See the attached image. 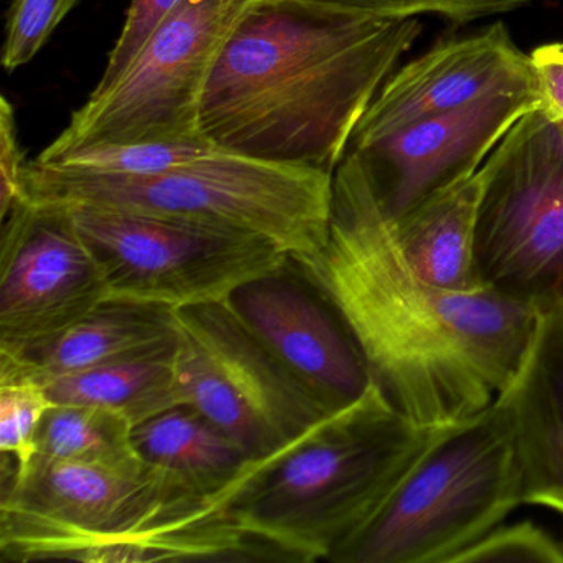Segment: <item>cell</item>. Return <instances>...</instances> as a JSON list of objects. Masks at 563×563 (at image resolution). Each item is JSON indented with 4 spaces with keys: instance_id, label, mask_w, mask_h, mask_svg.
<instances>
[{
    "instance_id": "obj_2",
    "label": "cell",
    "mask_w": 563,
    "mask_h": 563,
    "mask_svg": "<svg viewBox=\"0 0 563 563\" xmlns=\"http://www.w3.org/2000/svg\"><path fill=\"white\" fill-rule=\"evenodd\" d=\"M420 31L415 18L253 0L210 75L200 134L216 150L334 176Z\"/></svg>"
},
{
    "instance_id": "obj_3",
    "label": "cell",
    "mask_w": 563,
    "mask_h": 563,
    "mask_svg": "<svg viewBox=\"0 0 563 563\" xmlns=\"http://www.w3.org/2000/svg\"><path fill=\"white\" fill-rule=\"evenodd\" d=\"M434 431L375 382L283 450L250 460L217 499V517L242 562L334 563Z\"/></svg>"
},
{
    "instance_id": "obj_4",
    "label": "cell",
    "mask_w": 563,
    "mask_h": 563,
    "mask_svg": "<svg viewBox=\"0 0 563 563\" xmlns=\"http://www.w3.org/2000/svg\"><path fill=\"white\" fill-rule=\"evenodd\" d=\"M4 467L0 555L9 562H199L212 497L141 457Z\"/></svg>"
},
{
    "instance_id": "obj_17",
    "label": "cell",
    "mask_w": 563,
    "mask_h": 563,
    "mask_svg": "<svg viewBox=\"0 0 563 563\" xmlns=\"http://www.w3.org/2000/svg\"><path fill=\"white\" fill-rule=\"evenodd\" d=\"M479 174L390 223L401 255L424 282L446 291L481 289L474 273Z\"/></svg>"
},
{
    "instance_id": "obj_18",
    "label": "cell",
    "mask_w": 563,
    "mask_h": 563,
    "mask_svg": "<svg viewBox=\"0 0 563 563\" xmlns=\"http://www.w3.org/2000/svg\"><path fill=\"white\" fill-rule=\"evenodd\" d=\"M133 444L141 460L210 497H219L250 461L230 434L187 404L136 424Z\"/></svg>"
},
{
    "instance_id": "obj_9",
    "label": "cell",
    "mask_w": 563,
    "mask_h": 563,
    "mask_svg": "<svg viewBox=\"0 0 563 563\" xmlns=\"http://www.w3.org/2000/svg\"><path fill=\"white\" fill-rule=\"evenodd\" d=\"M55 209L64 210L93 252L108 299L173 309L225 301L289 258L269 240L239 230L124 210Z\"/></svg>"
},
{
    "instance_id": "obj_6",
    "label": "cell",
    "mask_w": 563,
    "mask_h": 563,
    "mask_svg": "<svg viewBox=\"0 0 563 563\" xmlns=\"http://www.w3.org/2000/svg\"><path fill=\"white\" fill-rule=\"evenodd\" d=\"M522 506L499 400L437 428L430 443L334 563H451Z\"/></svg>"
},
{
    "instance_id": "obj_20",
    "label": "cell",
    "mask_w": 563,
    "mask_h": 563,
    "mask_svg": "<svg viewBox=\"0 0 563 563\" xmlns=\"http://www.w3.org/2000/svg\"><path fill=\"white\" fill-rule=\"evenodd\" d=\"M133 423L91 405L55 404L45 415L34 457L75 463H121L137 456Z\"/></svg>"
},
{
    "instance_id": "obj_16",
    "label": "cell",
    "mask_w": 563,
    "mask_h": 563,
    "mask_svg": "<svg viewBox=\"0 0 563 563\" xmlns=\"http://www.w3.org/2000/svg\"><path fill=\"white\" fill-rule=\"evenodd\" d=\"M174 339L176 319L173 308L126 299H107L57 341L27 357L19 358L45 382L87 371L124 355L159 347Z\"/></svg>"
},
{
    "instance_id": "obj_14",
    "label": "cell",
    "mask_w": 563,
    "mask_h": 563,
    "mask_svg": "<svg viewBox=\"0 0 563 563\" xmlns=\"http://www.w3.org/2000/svg\"><path fill=\"white\" fill-rule=\"evenodd\" d=\"M509 93H537L536 77L530 57L499 22L471 37L438 44L391 74L349 144Z\"/></svg>"
},
{
    "instance_id": "obj_5",
    "label": "cell",
    "mask_w": 563,
    "mask_h": 563,
    "mask_svg": "<svg viewBox=\"0 0 563 563\" xmlns=\"http://www.w3.org/2000/svg\"><path fill=\"white\" fill-rule=\"evenodd\" d=\"M334 176L216 150L154 176L75 173L31 161L25 199L170 217L252 233L299 256L324 246Z\"/></svg>"
},
{
    "instance_id": "obj_21",
    "label": "cell",
    "mask_w": 563,
    "mask_h": 563,
    "mask_svg": "<svg viewBox=\"0 0 563 563\" xmlns=\"http://www.w3.org/2000/svg\"><path fill=\"white\" fill-rule=\"evenodd\" d=\"M54 405L24 361L0 354V451L19 470L35 456L42 421Z\"/></svg>"
},
{
    "instance_id": "obj_28",
    "label": "cell",
    "mask_w": 563,
    "mask_h": 563,
    "mask_svg": "<svg viewBox=\"0 0 563 563\" xmlns=\"http://www.w3.org/2000/svg\"><path fill=\"white\" fill-rule=\"evenodd\" d=\"M529 57L540 108L563 120V44L542 45Z\"/></svg>"
},
{
    "instance_id": "obj_10",
    "label": "cell",
    "mask_w": 563,
    "mask_h": 563,
    "mask_svg": "<svg viewBox=\"0 0 563 563\" xmlns=\"http://www.w3.org/2000/svg\"><path fill=\"white\" fill-rule=\"evenodd\" d=\"M183 404L243 448L269 456L334 413L240 321L227 301L174 309Z\"/></svg>"
},
{
    "instance_id": "obj_13",
    "label": "cell",
    "mask_w": 563,
    "mask_h": 563,
    "mask_svg": "<svg viewBox=\"0 0 563 563\" xmlns=\"http://www.w3.org/2000/svg\"><path fill=\"white\" fill-rule=\"evenodd\" d=\"M225 301L329 410L355 404L375 384L371 365L341 312L291 260L243 283Z\"/></svg>"
},
{
    "instance_id": "obj_8",
    "label": "cell",
    "mask_w": 563,
    "mask_h": 563,
    "mask_svg": "<svg viewBox=\"0 0 563 563\" xmlns=\"http://www.w3.org/2000/svg\"><path fill=\"white\" fill-rule=\"evenodd\" d=\"M253 0H183L123 77L88 98L37 163L107 144L206 141L200 108L220 51Z\"/></svg>"
},
{
    "instance_id": "obj_25",
    "label": "cell",
    "mask_w": 563,
    "mask_h": 563,
    "mask_svg": "<svg viewBox=\"0 0 563 563\" xmlns=\"http://www.w3.org/2000/svg\"><path fill=\"white\" fill-rule=\"evenodd\" d=\"M563 563V545L532 522L497 526L451 563Z\"/></svg>"
},
{
    "instance_id": "obj_11",
    "label": "cell",
    "mask_w": 563,
    "mask_h": 563,
    "mask_svg": "<svg viewBox=\"0 0 563 563\" xmlns=\"http://www.w3.org/2000/svg\"><path fill=\"white\" fill-rule=\"evenodd\" d=\"M107 299L100 265L64 210L24 200L2 219L0 354L47 347Z\"/></svg>"
},
{
    "instance_id": "obj_15",
    "label": "cell",
    "mask_w": 563,
    "mask_h": 563,
    "mask_svg": "<svg viewBox=\"0 0 563 563\" xmlns=\"http://www.w3.org/2000/svg\"><path fill=\"white\" fill-rule=\"evenodd\" d=\"M497 400L512 433L522 504L563 514V309L539 316L522 362Z\"/></svg>"
},
{
    "instance_id": "obj_19",
    "label": "cell",
    "mask_w": 563,
    "mask_h": 563,
    "mask_svg": "<svg viewBox=\"0 0 563 563\" xmlns=\"http://www.w3.org/2000/svg\"><path fill=\"white\" fill-rule=\"evenodd\" d=\"M54 404L91 405L136 424L183 404L176 339L169 344L44 382Z\"/></svg>"
},
{
    "instance_id": "obj_7",
    "label": "cell",
    "mask_w": 563,
    "mask_h": 563,
    "mask_svg": "<svg viewBox=\"0 0 563 563\" xmlns=\"http://www.w3.org/2000/svg\"><path fill=\"white\" fill-rule=\"evenodd\" d=\"M477 174L481 288L539 314L563 309V120L540 107L523 114Z\"/></svg>"
},
{
    "instance_id": "obj_1",
    "label": "cell",
    "mask_w": 563,
    "mask_h": 563,
    "mask_svg": "<svg viewBox=\"0 0 563 563\" xmlns=\"http://www.w3.org/2000/svg\"><path fill=\"white\" fill-rule=\"evenodd\" d=\"M289 260L341 312L378 387L420 427L489 407L539 322V312L490 289L446 291L421 279L349 156L334 174L324 246Z\"/></svg>"
},
{
    "instance_id": "obj_23",
    "label": "cell",
    "mask_w": 563,
    "mask_h": 563,
    "mask_svg": "<svg viewBox=\"0 0 563 563\" xmlns=\"http://www.w3.org/2000/svg\"><path fill=\"white\" fill-rule=\"evenodd\" d=\"M312 4L372 15L401 19L433 14L454 24H467L489 15L506 14L529 4L530 0H306Z\"/></svg>"
},
{
    "instance_id": "obj_22",
    "label": "cell",
    "mask_w": 563,
    "mask_h": 563,
    "mask_svg": "<svg viewBox=\"0 0 563 563\" xmlns=\"http://www.w3.org/2000/svg\"><path fill=\"white\" fill-rule=\"evenodd\" d=\"M212 150V144L207 141L107 144V146L71 151L42 166L60 167V169L97 174V176L143 177L154 176L180 164L190 163Z\"/></svg>"
},
{
    "instance_id": "obj_12",
    "label": "cell",
    "mask_w": 563,
    "mask_h": 563,
    "mask_svg": "<svg viewBox=\"0 0 563 563\" xmlns=\"http://www.w3.org/2000/svg\"><path fill=\"white\" fill-rule=\"evenodd\" d=\"M540 107L539 93L496 95L470 107L349 144L390 223L471 179L507 131Z\"/></svg>"
},
{
    "instance_id": "obj_27",
    "label": "cell",
    "mask_w": 563,
    "mask_h": 563,
    "mask_svg": "<svg viewBox=\"0 0 563 563\" xmlns=\"http://www.w3.org/2000/svg\"><path fill=\"white\" fill-rule=\"evenodd\" d=\"M24 151L19 143L14 107L8 98L0 100V217L5 219L25 199Z\"/></svg>"
},
{
    "instance_id": "obj_26",
    "label": "cell",
    "mask_w": 563,
    "mask_h": 563,
    "mask_svg": "<svg viewBox=\"0 0 563 563\" xmlns=\"http://www.w3.org/2000/svg\"><path fill=\"white\" fill-rule=\"evenodd\" d=\"M180 2L183 0H131L123 31L111 51L103 77L90 97H100L123 77L151 35L173 14Z\"/></svg>"
},
{
    "instance_id": "obj_24",
    "label": "cell",
    "mask_w": 563,
    "mask_h": 563,
    "mask_svg": "<svg viewBox=\"0 0 563 563\" xmlns=\"http://www.w3.org/2000/svg\"><path fill=\"white\" fill-rule=\"evenodd\" d=\"M81 0H14L8 18L2 65L14 71L29 64L47 44Z\"/></svg>"
}]
</instances>
